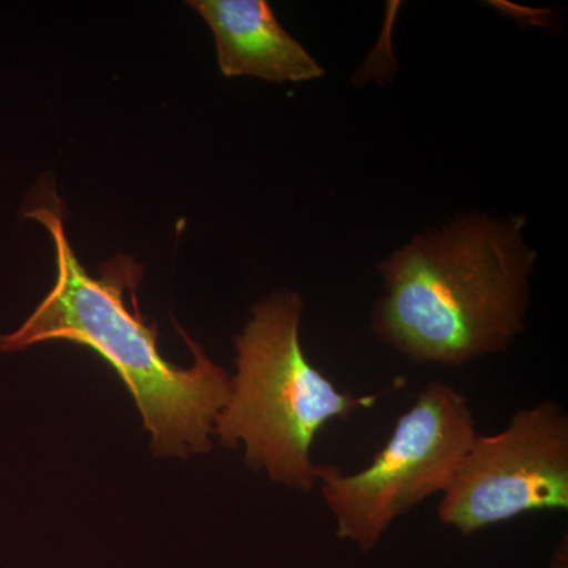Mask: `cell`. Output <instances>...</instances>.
<instances>
[{"label": "cell", "mask_w": 568, "mask_h": 568, "mask_svg": "<svg viewBox=\"0 0 568 568\" xmlns=\"http://www.w3.org/2000/svg\"><path fill=\"white\" fill-rule=\"evenodd\" d=\"M302 315L304 298L297 293H275L253 306L234 338L237 373L215 418V435L231 450L244 443L253 470L310 493L320 485L324 467L312 458L317 435L332 420H349L358 410L372 409L383 394L338 390L305 355Z\"/></svg>", "instance_id": "3"}, {"label": "cell", "mask_w": 568, "mask_h": 568, "mask_svg": "<svg viewBox=\"0 0 568 568\" xmlns=\"http://www.w3.org/2000/svg\"><path fill=\"white\" fill-rule=\"evenodd\" d=\"M215 37L216 62L227 78L306 82L324 77L321 63L276 20L264 0H193Z\"/></svg>", "instance_id": "6"}, {"label": "cell", "mask_w": 568, "mask_h": 568, "mask_svg": "<svg viewBox=\"0 0 568 568\" xmlns=\"http://www.w3.org/2000/svg\"><path fill=\"white\" fill-rule=\"evenodd\" d=\"M47 227L55 246L58 278L29 320L0 335V351L18 353L50 339H67L102 355L132 394L142 422L152 435L153 454L189 457L209 454L215 418L231 396V376L213 364L203 346L183 328L193 365L179 368L160 354L156 327L145 324L123 290L133 283L132 264L118 265L100 278L82 267L71 248L61 215L48 207L28 212Z\"/></svg>", "instance_id": "2"}, {"label": "cell", "mask_w": 568, "mask_h": 568, "mask_svg": "<svg viewBox=\"0 0 568 568\" xmlns=\"http://www.w3.org/2000/svg\"><path fill=\"white\" fill-rule=\"evenodd\" d=\"M437 517L469 537L536 511L568 510V416L552 399L478 435L440 495Z\"/></svg>", "instance_id": "5"}, {"label": "cell", "mask_w": 568, "mask_h": 568, "mask_svg": "<svg viewBox=\"0 0 568 568\" xmlns=\"http://www.w3.org/2000/svg\"><path fill=\"white\" fill-rule=\"evenodd\" d=\"M477 436L466 395L443 381L426 384L365 469L324 465L317 487L336 538L362 552L375 549L396 519L446 491Z\"/></svg>", "instance_id": "4"}, {"label": "cell", "mask_w": 568, "mask_h": 568, "mask_svg": "<svg viewBox=\"0 0 568 568\" xmlns=\"http://www.w3.org/2000/svg\"><path fill=\"white\" fill-rule=\"evenodd\" d=\"M526 219L469 212L414 235L377 265L372 331L410 364L459 368L525 331L537 253Z\"/></svg>", "instance_id": "1"}]
</instances>
